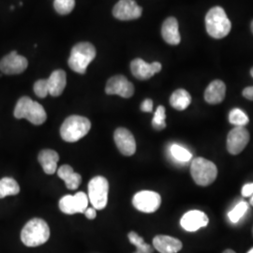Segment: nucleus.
Here are the masks:
<instances>
[{
  "mask_svg": "<svg viewBox=\"0 0 253 253\" xmlns=\"http://www.w3.org/2000/svg\"><path fill=\"white\" fill-rule=\"evenodd\" d=\"M50 238V228L42 218L30 219L21 232V240L27 247L45 244Z\"/></svg>",
  "mask_w": 253,
  "mask_h": 253,
  "instance_id": "1",
  "label": "nucleus"
},
{
  "mask_svg": "<svg viewBox=\"0 0 253 253\" xmlns=\"http://www.w3.org/2000/svg\"><path fill=\"white\" fill-rule=\"evenodd\" d=\"M206 27L210 37L222 39L230 33L232 24L225 10L221 7L216 6L210 9L206 16Z\"/></svg>",
  "mask_w": 253,
  "mask_h": 253,
  "instance_id": "2",
  "label": "nucleus"
},
{
  "mask_svg": "<svg viewBox=\"0 0 253 253\" xmlns=\"http://www.w3.org/2000/svg\"><path fill=\"white\" fill-rule=\"evenodd\" d=\"M91 128L88 118L81 116H71L65 119L60 127V135L68 143H75L86 135Z\"/></svg>",
  "mask_w": 253,
  "mask_h": 253,
  "instance_id": "3",
  "label": "nucleus"
},
{
  "mask_svg": "<svg viewBox=\"0 0 253 253\" xmlns=\"http://www.w3.org/2000/svg\"><path fill=\"white\" fill-rule=\"evenodd\" d=\"M14 117L18 119L26 118L34 125H42L47 119L45 110L42 104L31 100L29 97H22L14 109Z\"/></svg>",
  "mask_w": 253,
  "mask_h": 253,
  "instance_id": "4",
  "label": "nucleus"
},
{
  "mask_svg": "<svg viewBox=\"0 0 253 253\" xmlns=\"http://www.w3.org/2000/svg\"><path fill=\"white\" fill-rule=\"evenodd\" d=\"M96 57V49L90 42H80L74 46L69 58V66L75 73L84 74Z\"/></svg>",
  "mask_w": 253,
  "mask_h": 253,
  "instance_id": "5",
  "label": "nucleus"
},
{
  "mask_svg": "<svg viewBox=\"0 0 253 253\" xmlns=\"http://www.w3.org/2000/svg\"><path fill=\"white\" fill-rule=\"evenodd\" d=\"M190 173L197 185L207 187L216 180L217 166L205 158H196L190 165Z\"/></svg>",
  "mask_w": 253,
  "mask_h": 253,
  "instance_id": "6",
  "label": "nucleus"
},
{
  "mask_svg": "<svg viewBox=\"0 0 253 253\" xmlns=\"http://www.w3.org/2000/svg\"><path fill=\"white\" fill-rule=\"evenodd\" d=\"M109 183L103 176H95L88 184V199L96 210H102L108 203Z\"/></svg>",
  "mask_w": 253,
  "mask_h": 253,
  "instance_id": "7",
  "label": "nucleus"
},
{
  "mask_svg": "<svg viewBox=\"0 0 253 253\" xmlns=\"http://www.w3.org/2000/svg\"><path fill=\"white\" fill-rule=\"evenodd\" d=\"M162 204V197L159 193L151 190H142L136 193L132 199L133 207L143 213L156 212Z\"/></svg>",
  "mask_w": 253,
  "mask_h": 253,
  "instance_id": "8",
  "label": "nucleus"
},
{
  "mask_svg": "<svg viewBox=\"0 0 253 253\" xmlns=\"http://www.w3.org/2000/svg\"><path fill=\"white\" fill-rule=\"evenodd\" d=\"M89 199L84 192H77L75 195H66L59 201V209L64 214L73 215L84 213L88 208Z\"/></svg>",
  "mask_w": 253,
  "mask_h": 253,
  "instance_id": "9",
  "label": "nucleus"
},
{
  "mask_svg": "<svg viewBox=\"0 0 253 253\" xmlns=\"http://www.w3.org/2000/svg\"><path fill=\"white\" fill-rule=\"evenodd\" d=\"M250 142V132L245 126H235L227 136V150L232 155L241 153Z\"/></svg>",
  "mask_w": 253,
  "mask_h": 253,
  "instance_id": "10",
  "label": "nucleus"
},
{
  "mask_svg": "<svg viewBox=\"0 0 253 253\" xmlns=\"http://www.w3.org/2000/svg\"><path fill=\"white\" fill-rule=\"evenodd\" d=\"M105 92L108 95H118L122 98L128 99L134 94V86L125 76L116 75L109 79Z\"/></svg>",
  "mask_w": 253,
  "mask_h": 253,
  "instance_id": "11",
  "label": "nucleus"
},
{
  "mask_svg": "<svg viewBox=\"0 0 253 253\" xmlns=\"http://www.w3.org/2000/svg\"><path fill=\"white\" fill-rule=\"evenodd\" d=\"M143 12L134 0H119L113 9V14L121 21H129L141 17Z\"/></svg>",
  "mask_w": 253,
  "mask_h": 253,
  "instance_id": "12",
  "label": "nucleus"
},
{
  "mask_svg": "<svg viewBox=\"0 0 253 253\" xmlns=\"http://www.w3.org/2000/svg\"><path fill=\"white\" fill-rule=\"evenodd\" d=\"M27 66L28 62L27 58L13 51L1 59L0 71L8 75L20 74L27 70Z\"/></svg>",
  "mask_w": 253,
  "mask_h": 253,
  "instance_id": "13",
  "label": "nucleus"
},
{
  "mask_svg": "<svg viewBox=\"0 0 253 253\" xmlns=\"http://www.w3.org/2000/svg\"><path fill=\"white\" fill-rule=\"evenodd\" d=\"M114 139L121 154L126 157H130L135 154V139L128 129L125 127H118L114 133Z\"/></svg>",
  "mask_w": 253,
  "mask_h": 253,
  "instance_id": "14",
  "label": "nucleus"
},
{
  "mask_svg": "<svg viewBox=\"0 0 253 253\" xmlns=\"http://www.w3.org/2000/svg\"><path fill=\"white\" fill-rule=\"evenodd\" d=\"M162 68L163 66L160 62L146 63L141 58H136L130 63V71L133 76L139 80L150 79L156 73H160Z\"/></svg>",
  "mask_w": 253,
  "mask_h": 253,
  "instance_id": "15",
  "label": "nucleus"
},
{
  "mask_svg": "<svg viewBox=\"0 0 253 253\" xmlns=\"http://www.w3.org/2000/svg\"><path fill=\"white\" fill-rule=\"evenodd\" d=\"M209 223V218L206 213L200 210H190L180 220L182 228L188 232H196Z\"/></svg>",
  "mask_w": 253,
  "mask_h": 253,
  "instance_id": "16",
  "label": "nucleus"
},
{
  "mask_svg": "<svg viewBox=\"0 0 253 253\" xmlns=\"http://www.w3.org/2000/svg\"><path fill=\"white\" fill-rule=\"evenodd\" d=\"M154 249L160 253H177L182 250L179 239L169 235H157L153 239Z\"/></svg>",
  "mask_w": 253,
  "mask_h": 253,
  "instance_id": "17",
  "label": "nucleus"
},
{
  "mask_svg": "<svg viewBox=\"0 0 253 253\" xmlns=\"http://www.w3.org/2000/svg\"><path fill=\"white\" fill-rule=\"evenodd\" d=\"M163 40L171 45H177L181 42L178 22L174 17H169L163 22L162 27Z\"/></svg>",
  "mask_w": 253,
  "mask_h": 253,
  "instance_id": "18",
  "label": "nucleus"
},
{
  "mask_svg": "<svg viewBox=\"0 0 253 253\" xmlns=\"http://www.w3.org/2000/svg\"><path fill=\"white\" fill-rule=\"evenodd\" d=\"M226 85L220 80H215L209 84L205 91V100L209 104H218L225 98Z\"/></svg>",
  "mask_w": 253,
  "mask_h": 253,
  "instance_id": "19",
  "label": "nucleus"
},
{
  "mask_svg": "<svg viewBox=\"0 0 253 253\" xmlns=\"http://www.w3.org/2000/svg\"><path fill=\"white\" fill-rule=\"evenodd\" d=\"M48 92L53 97H58L63 93L67 84L66 73L62 70H56L46 79Z\"/></svg>",
  "mask_w": 253,
  "mask_h": 253,
  "instance_id": "20",
  "label": "nucleus"
},
{
  "mask_svg": "<svg viewBox=\"0 0 253 253\" xmlns=\"http://www.w3.org/2000/svg\"><path fill=\"white\" fill-rule=\"evenodd\" d=\"M39 163H41L46 174H54L57 170L59 155L52 149L42 150L39 154Z\"/></svg>",
  "mask_w": 253,
  "mask_h": 253,
  "instance_id": "21",
  "label": "nucleus"
},
{
  "mask_svg": "<svg viewBox=\"0 0 253 253\" xmlns=\"http://www.w3.org/2000/svg\"><path fill=\"white\" fill-rule=\"evenodd\" d=\"M57 175L65 182L66 187L69 190H76L81 185V175L78 172H74L70 165L65 164L57 169Z\"/></svg>",
  "mask_w": 253,
  "mask_h": 253,
  "instance_id": "22",
  "label": "nucleus"
},
{
  "mask_svg": "<svg viewBox=\"0 0 253 253\" xmlns=\"http://www.w3.org/2000/svg\"><path fill=\"white\" fill-rule=\"evenodd\" d=\"M191 103V96L185 89H177L174 91L170 98V104L172 108L178 111H184L190 106Z\"/></svg>",
  "mask_w": 253,
  "mask_h": 253,
  "instance_id": "23",
  "label": "nucleus"
},
{
  "mask_svg": "<svg viewBox=\"0 0 253 253\" xmlns=\"http://www.w3.org/2000/svg\"><path fill=\"white\" fill-rule=\"evenodd\" d=\"M20 192V186L15 179L4 177L0 179V199L10 195H17Z\"/></svg>",
  "mask_w": 253,
  "mask_h": 253,
  "instance_id": "24",
  "label": "nucleus"
},
{
  "mask_svg": "<svg viewBox=\"0 0 253 253\" xmlns=\"http://www.w3.org/2000/svg\"><path fill=\"white\" fill-rule=\"evenodd\" d=\"M127 236L129 242L136 247V252L134 253H153V248L150 245L146 244L144 238L135 232L128 233Z\"/></svg>",
  "mask_w": 253,
  "mask_h": 253,
  "instance_id": "25",
  "label": "nucleus"
},
{
  "mask_svg": "<svg viewBox=\"0 0 253 253\" xmlns=\"http://www.w3.org/2000/svg\"><path fill=\"white\" fill-rule=\"evenodd\" d=\"M229 122L235 126H245L249 124L250 119L241 109H233L229 114Z\"/></svg>",
  "mask_w": 253,
  "mask_h": 253,
  "instance_id": "26",
  "label": "nucleus"
},
{
  "mask_svg": "<svg viewBox=\"0 0 253 253\" xmlns=\"http://www.w3.org/2000/svg\"><path fill=\"white\" fill-rule=\"evenodd\" d=\"M249 209V205L246 202H240L235 206V208L229 212L228 217L233 223H237L242 217H244Z\"/></svg>",
  "mask_w": 253,
  "mask_h": 253,
  "instance_id": "27",
  "label": "nucleus"
},
{
  "mask_svg": "<svg viewBox=\"0 0 253 253\" xmlns=\"http://www.w3.org/2000/svg\"><path fill=\"white\" fill-rule=\"evenodd\" d=\"M75 7V0H54V8L61 15H67Z\"/></svg>",
  "mask_w": 253,
  "mask_h": 253,
  "instance_id": "28",
  "label": "nucleus"
},
{
  "mask_svg": "<svg viewBox=\"0 0 253 253\" xmlns=\"http://www.w3.org/2000/svg\"><path fill=\"white\" fill-rule=\"evenodd\" d=\"M166 113L165 108L163 106H159L155 114H154L153 120H152V126L156 130H162L166 127Z\"/></svg>",
  "mask_w": 253,
  "mask_h": 253,
  "instance_id": "29",
  "label": "nucleus"
},
{
  "mask_svg": "<svg viewBox=\"0 0 253 253\" xmlns=\"http://www.w3.org/2000/svg\"><path fill=\"white\" fill-rule=\"evenodd\" d=\"M171 153L175 160L182 163L190 162L192 158V155L189 150L178 145H172L171 146Z\"/></svg>",
  "mask_w": 253,
  "mask_h": 253,
  "instance_id": "30",
  "label": "nucleus"
},
{
  "mask_svg": "<svg viewBox=\"0 0 253 253\" xmlns=\"http://www.w3.org/2000/svg\"><path fill=\"white\" fill-rule=\"evenodd\" d=\"M34 92L39 98L44 99L46 96L49 94L48 92V86H47V81L46 79H42V80H38L34 84Z\"/></svg>",
  "mask_w": 253,
  "mask_h": 253,
  "instance_id": "31",
  "label": "nucleus"
},
{
  "mask_svg": "<svg viewBox=\"0 0 253 253\" xmlns=\"http://www.w3.org/2000/svg\"><path fill=\"white\" fill-rule=\"evenodd\" d=\"M141 110L145 113H151L153 111V101L150 99H146L141 104Z\"/></svg>",
  "mask_w": 253,
  "mask_h": 253,
  "instance_id": "32",
  "label": "nucleus"
},
{
  "mask_svg": "<svg viewBox=\"0 0 253 253\" xmlns=\"http://www.w3.org/2000/svg\"><path fill=\"white\" fill-rule=\"evenodd\" d=\"M241 193L243 195V197H251L253 195V183L250 184H246L243 186Z\"/></svg>",
  "mask_w": 253,
  "mask_h": 253,
  "instance_id": "33",
  "label": "nucleus"
},
{
  "mask_svg": "<svg viewBox=\"0 0 253 253\" xmlns=\"http://www.w3.org/2000/svg\"><path fill=\"white\" fill-rule=\"evenodd\" d=\"M84 214L85 215V217L89 218V219H94L95 217H97V212H96V209L94 208H87Z\"/></svg>",
  "mask_w": 253,
  "mask_h": 253,
  "instance_id": "34",
  "label": "nucleus"
},
{
  "mask_svg": "<svg viewBox=\"0 0 253 253\" xmlns=\"http://www.w3.org/2000/svg\"><path fill=\"white\" fill-rule=\"evenodd\" d=\"M243 96L248 100H253V85L245 88L243 90Z\"/></svg>",
  "mask_w": 253,
  "mask_h": 253,
  "instance_id": "35",
  "label": "nucleus"
},
{
  "mask_svg": "<svg viewBox=\"0 0 253 253\" xmlns=\"http://www.w3.org/2000/svg\"><path fill=\"white\" fill-rule=\"evenodd\" d=\"M223 253H235L234 251H232V250H226V251H224Z\"/></svg>",
  "mask_w": 253,
  "mask_h": 253,
  "instance_id": "36",
  "label": "nucleus"
},
{
  "mask_svg": "<svg viewBox=\"0 0 253 253\" xmlns=\"http://www.w3.org/2000/svg\"><path fill=\"white\" fill-rule=\"evenodd\" d=\"M250 204H251V205H252V206L253 207V195L251 196V201H250Z\"/></svg>",
  "mask_w": 253,
  "mask_h": 253,
  "instance_id": "37",
  "label": "nucleus"
},
{
  "mask_svg": "<svg viewBox=\"0 0 253 253\" xmlns=\"http://www.w3.org/2000/svg\"><path fill=\"white\" fill-rule=\"evenodd\" d=\"M251 27H252V31H253V21L252 22V26H251Z\"/></svg>",
  "mask_w": 253,
  "mask_h": 253,
  "instance_id": "38",
  "label": "nucleus"
},
{
  "mask_svg": "<svg viewBox=\"0 0 253 253\" xmlns=\"http://www.w3.org/2000/svg\"><path fill=\"white\" fill-rule=\"evenodd\" d=\"M251 74H252V76L253 77V68L251 70Z\"/></svg>",
  "mask_w": 253,
  "mask_h": 253,
  "instance_id": "39",
  "label": "nucleus"
},
{
  "mask_svg": "<svg viewBox=\"0 0 253 253\" xmlns=\"http://www.w3.org/2000/svg\"><path fill=\"white\" fill-rule=\"evenodd\" d=\"M248 253H253V248L252 249V250H250V252Z\"/></svg>",
  "mask_w": 253,
  "mask_h": 253,
  "instance_id": "40",
  "label": "nucleus"
},
{
  "mask_svg": "<svg viewBox=\"0 0 253 253\" xmlns=\"http://www.w3.org/2000/svg\"></svg>",
  "mask_w": 253,
  "mask_h": 253,
  "instance_id": "41",
  "label": "nucleus"
}]
</instances>
